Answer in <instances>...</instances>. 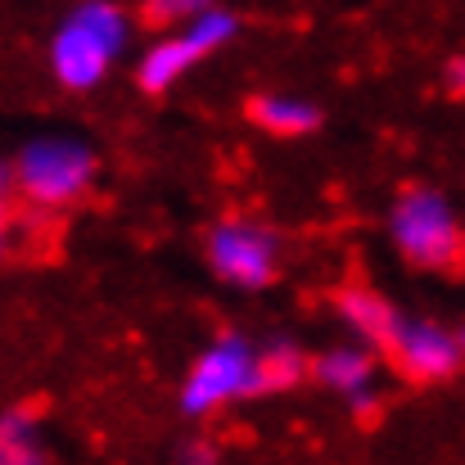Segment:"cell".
Instances as JSON below:
<instances>
[{"label":"cell","instance_id":"7","mask_svg":"<svg viewBox=\"0 0 465 465\" xmlns=\"http://www.w3.org/2000/svg\"><path fill=\"white\" fill-rule=\"evenodd\" d=\"M334 308L343 312V321H348L357 334H366L380 352L393 343V334H398V325H402V316L389 308V299H380V294L366 290V285H343V290L334 294Z\"/></svg>","mask_w":465,"mask_h":465},{"label":"cell","instance_id":"8","mask_svg":"<svg viewBox=\"0 0 465 465\" xmlns=\"http://www.w3.org/2000/svg\"><path fill=\"white\" fill-rule=\"evenodd\" d=\"M199 54H203V50H199V41H194L190 32L158 41L154 50L141 59V86H145L150 95H163L172 82H181V77H185V68H190Z\"/></svg>","mask_w":465,"mask_h":465},{"label":"cell","instance_id":"10","mask_svg":"<svg viewBox=\"0 0 465 465\" xmlns=\"http://www.w3.org/2000/svg\"><path fill=\"white\" fill-rule=\"evenodd\" d=\"M316 380L325 389H339V393L352 398V393H361L371 384V357L357 352V348H334V352H325L316 361Z\"/></svg>","mask_w":465,"mask_h":465},{"label":"cell","instance_id":"15","mask_svg":"<svg viewBox=\"0 0 465 465\" xmlns=\"http://www.w3.org/2000/svg\"><path fill=\"white\" fill-rule=\"evenodd\" d=\"M14 172L9 167H0V235L9 231V217H14Z\"/></svg>","mask_w":465,"mask_h":465},{"label":"cell","instance_id":"12","mask_svg":"<svg viewBox=\"0 0 465 465\" xmlns=\"http://www.w3.org/2000/svg\"><path fill=\"white\" fill-rule=\"evenodd\" d=\"M231 32H235V18H231L226 9H213V5H208L199 18H190V36L199 41V50H203V54H208V50H217Z\"/></svg>","mask_w":465,"mask_h":465},{"label":"cell","instance_id":"13","mask_svg":"<svg viewBox=\"0 0 465 465\" xmlns=\"http://www.w3.org/2000/svg\"><path fill=\"white\" fill-rule=\"evenodd\" d=\"M0 461H36L27 420H18V416L0 420Z\"/></svg>","mask_w":465,"mask_h":465},{"label":"cell","instance_id":"11","mask_svg":"<svg viewBox=\"0 0 465 465\" xmlns=\"http://www.w3.org/2000/svg\"><path fill=\"white\" fill-rule=\"evenodd\" d=\"M303 357H299V348H290V343H281V348H272V352H258V393H276V389H290V384H299L303 380Z\"/></svg>","mask_w":465,"mask_h":465},{"label":"cell","instance_id":"5","mask_svg":"<svg viewBox=\"0 0 465 465\" xmlns=\"http://www.w3.org/2000/svg\"><path fill=\"white\" fill-rule=\"evenodd\" d=\"M208 262H213V272L222 281L244 285V290H262L276 276V240L262 226L231 217V222L213 226V235H208Z\"/></svg>","mask_w":465,"mask_h":465},{"label":"cell","instance_id":"14","mask_svg":"<svg viewBox=\"0 0 465 465\" xmlns=\"http://www.w3.org/2000/svg\"><path fill=\"white\" fill-rule=\"evenodd\" d=\"M208 9V0H145V23L167 27V23H190Z\"/></svg>","mask_w":465,"mask_h":465},{"label":"cell","instance_id":"9","mask_svg":"<svg viewBox=\"0 0 465 465\" xmlns=\"http://www.w3.org/2000/svg\"><path fill=\"white\" fill-rule=\"evenodd\" d=\"M249 118L272 132V136H303L312 127H321V114L303 100H285V95H258L249 100Z\"/></svg>","mask_w":465,"mask_h":465},{"label":"cell","instance_id":"4","mask_svg":"<svg viewBox=\"0 0 465 465\" xmlns=\"http://www.w3.org/2000/svg\"><path fill=\"white\" fill-rule=\"evenodd\" d=\"M244 393H258V352L244 339L226 334L194 361V375L185 380L181 402L190 416H203V411H213L231 398H244Z\"/></svg>","mask_w":465,"mask_h":465},{"label":"cell","instance_id":"16","mask_svg":"<svg viewBox=\"0 0 465 465\" xmlns=\"http://www.w3.org/2000/svg\"><path fill=\"white\" fill-rule=\"evenodd\" d=\"M448 91H452V95H465V54H457V59L448 64Z\"/></svg>","mask_w":465,"mask_h":465},{"label":"cell","instance_id":"6","mask_svg":"<svg viewBox=\"0 0 465 465\" xmlns=\"http://www.w3.org/2000/svg\"><path fill=\"white\" fill-rule=\"evenodd\" d=\"M384 357L398 366L402 380L411 384H439V380H452L461 371V339H452L448 330H439L434 321H407L398 325L393 343L384 348Z\"/></svg>","mask_w":465,"mask_h":465},{"label":"cell","instance_id":"1","mask_svg":"<svg viewBox=\"0 0 465 465\" xmlns=\"http://www.w3.org/2000/svg\"><path fill=\"white\" fill-rule=\"evenodd\" d=\"M389 231H393V244L402 249V258L416 262V267L443 272V267L465 262V235L452 217V208L443 203V194H434L425 185L398 194Z\"/></svg>","mask_w":465,"mask_h":465},{"label":"cell","instance_id":"2","mask_svg":"<svg viewBox=\"0 0 465 465\" xmlns=\"http://www.w3.org/2000/svg\"><path fill=\"white\" fill-rule=\"evenodd\" d=\"M127 36V23L114 5L104 0H91L82 5L54 36V77L68 86V91H86L104 77L109 59L118 54Z\"/></svg>","mask_w":465,"mask_h":465},{"label":"cell","instance_id":"3","mask_svg":"<svg viewBox=\"0 0 465 465\" xmlns=\"http://www.w3.org/2000/svg\"><path fill=\"white\" fill-rule=\"evenodd\" d=\"M95 154L77 141H32L14 163V185L36 208H64L86 194Z\"/></svg>","mask_w":465,"mask_h":465},{"label":"cell","instance_id":"17","mask_svg":"<svg viewBox=\"0 0 465 465\" xmlns=\"http://www.w3.org/2000/svg\"><path fill=\"white\" fill-rule=\"evenodd\" d=\"M461 348H465V330H461Z\"/></svg>","mask_w":465,"mask_h":465}]
</instances>
